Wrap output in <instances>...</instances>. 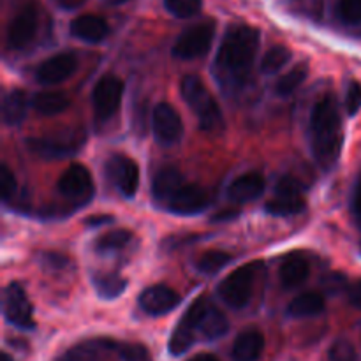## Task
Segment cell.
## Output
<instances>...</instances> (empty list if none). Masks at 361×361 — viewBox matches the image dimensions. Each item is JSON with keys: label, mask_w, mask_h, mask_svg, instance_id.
Returning <instances> with one entry per match:
<instances>
[{"label": "cell", "mask_w": 361, "mask_h": 361, "mask_svg": "<svg viewBox=\"0 0 361 361\" xmlns=\"http://www.w3.org/2000/svg\"><path fill=\"white\" fill-rule=\"evenodd\" d=\"M259 49V30L249 25H231L226 30L215 59V76L222 87L245 83Z\"/></svg>", "instance_id": "1"}, {"label": "cell", "mask_w": 361, "mask_h": 361, "mask_svg": "<svg viewBox=\"0 0 361 361\" xmlns=\"http://www.w3.org/2000/svg\"><path fill=\"white\" fill-rule=\"evenodd\" d=\"M342 123L338 104L331 94L323 95L310 113V143L321 169L331 171L342 150Z\"/></svg>", "instance_id": "2"}, {"label": "cell", "mask_w": 361, "mask_h": 361, "mask_svg": "<svg viewBox=\"0 0 361 361\" xmlns=\"http://www.w3.org/2000/svg\"><path fill=\"white\" fill-rule=\"evenodd\" d=\"M180 92H182L183 101L189 104V108L196 115L201 130H204V133L222 130L224 116H222L221 106L215 101V97L210 94L201 78L192 76V74L185 76L180 85Z\"/></svg>", "instance_id": "3"}, {"label": "cell", "mask_w": 361, "mask_h": 361, "mask_svg": "<svg viewBox=\"0 0 361 361\" xmlns=\"http://www.w3.org/2000/svg\"><path fill=\"white\" fill-rule=\"evenodd\" d=\"M87 143V134L81 127L66 130V133L55 134V136L30 137L27 141L28 150L37 157L46 161H60L76 155Z\"/></svg>", "instance_id": "4"}, {"label": "cell", "mask_w": 361, "mask_h": 361, "mask_svg": "<svg viewBox=\"0 0 361 361\" xmlns=\"http://www.w3.org/2000/svg\"><path fill=\"white\" fill-rule=\"evenodd\" d=\"M185 323H189L194 330H200L204 338L215 341L228 334L229 321L217 307L212 305L207 298H197L190 303L187 312L182 317Z\"/></svg>", "instance_id": "5"}, {"label": "cell", "mask_w": 361, "mask_h": 361, "mask_svg": "<svg viewBox=\"0 0 361 361\" xmlns=\"http://www.w3.org/2000/svg\"><path fill=\"white\" fill-rule=\"evenodd\" d=\"M257 263H247L242 268L229 274L224 281L219 284L217 293L222 302L231 309H243L250 302L252 296L254 279H256Z\"/></svg>", "instance_id": "6"}, {"label": "cell", "mask_w": 361, "mask_h": 361, "mask_svg": "<svg viewBox=\"0 0 361 361\" xmlns=\"http://www.w3.org/2000/svg\"><path fill=\"white\" fill-rule=\"evenodd\" d=\"M215 37V25L212 21L197 23L180 34L173 44V56L180 60H194L204 56L212 48Z\"/></svg>", "instance_id": "7"}, {"label": "cell", "mask_w": 361, "mask_h": 361, "mask_svg": "<svg viewBox=\"0 0 361 361\" xmlns=\"http://www.w3.org/2000/svg\"><path fill=\"white\" fill-rule=\"evenodd\" d=\"M123 95V81L115 74H104L101 80L95 83L92 92V102H94L95 120L101 123L108 122L109 118L116 115L122 102Z\"/></svg>", "instance_id": "8"}, {"label": "cell", "mask_w": 361, "mask_h": 361, "mask_svg": "<svg viewBox=\"0 0 361 361\" xmlns=\"http://www.w3.org/2000/svg\"><path fill=\"white\" fill-rule=\"evenodd\" d=\"M56 190L74 207H81L94 197L95 187L90 171L83 164H71L59 178Z\"/></svg>", "instance_id": "9"}, {"label": "cell", "mask_w": 361, "mask_h": 361, "mask_svg": "<svg viewBox=\"0 0 361 361\" xmlns=\"http://www.w3.org/2000/svg\"><path fill=\"white\" fill-rule=\"evenodd\" d=\"M4 316L9 321L13 326L20 328V330H34V309L28 300L27 293L21 288L18 282H11L6 289H4Z\"/></svg>", "instance_id": "10"}, {"label": "cell", "mask_w": 361, "mask_h": 361, "mask_svg": "<svg viewBox=\"0 0 361 361\" xmlns=\"http://www.w3.org/2000/svg\"><path fill=\"white\" fill-rule=\"evenodd\" d=\"M39 28V13L34 4H25L13 16L7 27V46L11 49H25L32 41Z\"/></svg>", "instance_id": "11"}, {"label": "cell", "mask_w": 361, "mask_h": 361, "mask_svg": "<svg viewBox=\"0 0 361 361\" xmlns=\"http://www.w3.org/2000/svg\"><path fill=\"white\" fill-rule=\"evenodd\" d=\"M152 129L159 145L171 147L178 143L183 136V122L180 113L168 102H161L155 106L152 115Z\"/></svg>", "instance_id": "12"}, {"label": "cell", "mask_w": 361, "mask_h": 361, "mask_svg": "<svg viewBox=\"0 0 361 361\" xmlns=\"http://www.w3.org/2000/svg\"><path fill=\"white\" fill-rule=\"evenodd\" d=\"M106 173L123 197H134L140 187V168L130 157L115 154L106 162Z\"/></svg>", "instance_id": "13"}, {"label": "cell", "mask_w": 361, "mask_h": 361, "mask_svg": "<svg viewBox=\"0 0 361 361\" xmlns=\"http://www.w3.org/2000/svg\"><path fill=\"white\" fill-rule=\"evenodd\" d=\"M208 204H210V197H208L207 190H203L197 185H192V183H183L166 201L164 208L176 215H196L207 210Z\"/></svg>", "instance_id": "14"}, {"label": "cell", "mask_w": 361, "mask_h": 361, "mask_svg": "<svg viewBox=\"0 0 361 361\" xmlns=\"http://www.w3.org/2000/svg\"><path fill=\"white\" fill-rule=\"evenodd\" d=\"M78 59L73 51L53 55L41 62L35 69V80L42 85H59L76 73Z\"/></svg>", "instance_id": "15"}, {"label": "cell", "mask_w": 361, "mask_h": 361, "mask_svg": "<svg viewBox=\"0 0 361 361\" xmlns=\"http://www.w3.org/2000/svg\"><path fill=\"white\" fill-rule=\"evenodd\" d=\"M140 307L148 316H164L180 305V296L175 289L164 284L152 286L140 295Z\"/></svg>", "instance_id": "16"}, {"label": "cell", "mask_w": 361, "mask_h": 361, "mask_svg": "<svg viewBox=\"0 0 361 361\" xmlns=\"http://www.w3.org/2000/svg\"><path fill=\"white\" fill-rule=\"evenodd\" d=\"M264 176L257 171H249L233 180L228 187V197L233 203H249L264 192Z\"/></svg>", "instance_id": "17"}, {"label": "cell", "mask_w": 361, "mask_h": 361, "mask_svg": "<svg viewBox=\"0 0 361 361\" xmlns=\"http://www.w3.org/2000/svg\"><path fill=\"white\" fill-rule=\"evenodd\" d=\"M69 32L80 41L95 44V42H102L108 37L109 27L104 18L95 16V14H81L71 21Z\"/></svg>", "instance_id": "18"}, {"label": "cell", "mask_w": 361, "mask_h": 361, "mask_svg": "<svg viewBox=\"0 0 361 361\" xmlns=\"http://www.w3.org/2000/svg\"><path fill=\"white\" fill-rule=\"evenodd\" d=\"M183 176L182 173L176 168L166 166L155 173L154 180H152V196L157 201L161 207H164L166 201L178 190V187L183 185Z\"/></svg>", "instance_id": "19"}, {"label": "cell", "mask_w": 361, "mask_h": 361, "mask_svg": "<svg viewBox=\"0 0 361 361\" xmlns=\"http://www.w3.org/2000/svg\"><path fill=\"white\" fill-rule=\"evenodd\" d=\"M310 274L309 261L302 256V254H289L288 257H284L281 264V284L286 289H295L298 286H302L307 281Z\"/></svg>", "instance_id": "20"}, {"label": "cell", "mask_w": 361, "mask_h": 361, "mask_svg": "<svg viewBox=\"0 0 361 361\" xmlns=\"http://www.w3.org/2000/svg\"><path fill=\"white\" fill-rule=\"evenodd\" d=\"M264 337L257 330H245L236 337L233 345V358L235 361H257L263 355Z\"/></svg>", "instance_id": "21"}, {"label": "cell", "mask_w": 361, "mask_h": 361, "mask_svg": "<svg viewBox=\"0 0 361 361\" xmlns=\"http://www.w3.org/2000/svg\"><path fill=\"white\" fill-rule=\"evenodd\" d=\"M27 94L20 88H13L4 95L2 101V120L6 126H20L27 116Z\"/></svg>", "instance_id": "22"}, {"label": "cell", "mask_w": 361, "mask_h": 361, "mask_svg": "<svg viewBox=\"0 0 361 361\" xmlns=\"http://www.w3.org/2000/svg\"><path fill=\"white\" fill-rule=\"evenodd\" d=\"M71 101L63 92H39L32 99V106L42 116H55L69 108Z\"/></svg>", "instance_id": "23"}, {"label": "cell", "mask_w": 361, "mask_h": 361, "mask_svg": "<svg viewBox=\"0 0 361 361\" xmlns=\"http://www.w3.org/2000/svg\"><path fill=\"white\" fill-rule=\"evenodd\" d=\"M288 312L293 317L319 316L324 312V298L319 293H303L289 303Z\"/></svg>", "instance_id": "24"}, {"label": "cell", "mask_w": 361, "mask_h": 361, "mask_svg": "<svg viewBox=\"0 0 361 361\" xmlns=\"http://www.w3.org/2000/svg\"><path fill=\"white\" fill-rule=\"evenodd\" d=\"M264 210L275 217H289V215L302 214L305 210V200L303 196L298 197H286V196H275L270 200L264 207Z\"/></svg>", "instance_id": "25"}, {"label": "cell", "mask_w": 361, "mask_h": 361, "mask_svg": "<svg viewBox=\"0 0 361 361\" xmlns=\"http://www.w3.org/2000/svg\"><path fill=\"white\" fill-rule=\"evenodd\" d=\"M196 330L190 326L189 323H185L183 319H180L178 326L173 331L171 338H169V351H171L173 356H180L185 351H189L190 345L196 341Z\"/></svg>", "instance_id": "26"}, {"label": "cell", "mask_w": 361, "mask_h": 361, "mask_svg": "<svg viewBox=\"0 0 361 361\" xmlns=\"http://www.w3.org/2000/svg\"><path fill=\"white\" fill-rule=\"evenodd\" d=\"M233 256L222 250H208V252L201 254L196 261V268L204 275H214L221 271L228 263H231Z\"/></svg>", "instance_id": "27"}, {"label": "cell", "mask_w": 361, "mask_h": 361, "mask_svg": "<svg viewBox=\"0 0 361 361\" xmlns=\"http://www.w3.org/2000/svg\"><path fill=\"white\" fill-rule=\"evenodd\" d=\"M133 240V233L127 231V229H113V231L106 233L95 243V249L97 252L106 254V252H116V250L123 249V247L129 245V242Z\"/></svg>", "instance_id": "28"}, {"label": "cell", "mask_w": 361, "mask_h": 361, "mask_svg": "<svg viewBox=\"0 0 361 361\" xmlns=\"http://www.w3.org/2000/svg\"><path fill=\"white\" fill-rule=\"evenodd\" d=\"M95 289H97V295L104 300H113L118 298L123 293V289L127 288L126 279L118 277V275H99L94 279Z\"/></svg>", "instance_id": "29"}, {"label": "cell", "mask_w": 361, "mask_h": 361, "mask_svg": "<svg viewBox=\"0 0 361 361\" xmlns=\"http://www.w3.org/2000/svg\"><path fill=\"white\" fill-rule=\"evenodd\" d=\"M307 74H309V69L305 66H298L295 69H291L289 73H286L281 80L275 85V92L277 95H282V97H288L293 92L298 90L303 85V81L307 80Z\"/></svg>", "instance_id": "30"}, {"label": "cell", "mask_w": 361, "mask_h": 361, "mask_svg": "<svg viewBox=\"0 0 361 361\" xmlns=\"http://www.w3.org/2000/svg\"><path fill=\"white\" fill-rule=\"evenodd\" d=\"M291 60V51L284 46H271L263 56V62H261V71L264 74H275L286 66V63Z\"/></svg>", "instance_id": "31"}, {"label": "cell", "mask_w": 361, "mask_h": 361, "mask_svg": "<svg viewBox=\"0 0 361 361\" xmlns=\"http://www.w3.org/2000/svg\"><path fill=\"white\" fill-rule=\"evenodd\" d=\"M335 14L344 25L361 23V0H338Z\"/></svg>", "instance_id": "32"}, {"label": "cell", "mask_w": 361, "mask_h": 361, "mask_svg": "<svg viewBox=\"0 0 361 361\" xmlns=\"http://www.w3.org/2000/svg\"><path fill=\"white\" fill-rule=\"evenodd\" d=\"M164 6L173 16L176 18H192L203 7V0H164Z\"/></svg>", "instance_id": "33"}, {"label": "cell", "mask_w": 361, "mask_h": 361, "mask_svg": "<svg viewBox=\"0 0 361 361\" xmlns=\"http://www.w3.org/2000/svg\"><path fill=\"white\" fill-rule=\"evenodd\" d=\"M16 176L11 171L9 166H0V196H2L4 203H11L16 196Z\"/></svg>", "instance_id": "34"}, {"label": "cell", "mask_w": 361, "mask_h": 361, "mask_svg": "<svg viewBox=\"0 0 361 361\" xmlns=\"http://www.w3.org/2000/svg\"><path fill=\"white\" fill-rule=\"evenodd\" d=\"M328 360L330 361H358V355H356V349L351 342L337 341L330 348Z\"/></svg>", "instance_id": "35"}, {"label": "cell", "mask_w": 361, "mask_h": 361, "mask_svg": "<svg viewBox=\"0 0 361 361\" xmlns=\"http://www.w3.org/2000/svg\"><path fill=\"white\" fill-rule=\"evenodd\" d=\"M303 194V187L300 180L295 176H282L275 185V196H286V197H298Z\"/></svg>", "instance_id": "36"}, {"label": "cell", "mask_w": 361, "mask_h": 361, "mask_svg": "<svg viewBox=\"0 0 361 361\" xmlns=\"http://www.w3.org/2000/svg\"><path fill=\"white\" fill-rule=\"evenodd\" d=\"M321 286L330 295H337V293L344 291L348 288V279H345V275L334 271V274H328L321 279Z\"/></svg>", "instance_id": "37"}, {"label": "cell", "mask_w": 361, "mask_h": 361, "mask_svg": "<svg viewBox=\"0 0 361 361\" xmlns=\"http://www.w3.org/2000/svg\"><path fill=\"white\" fill-rule=\"evenodd\" d=\"M345 108H348L349 115H356L361 109V85L358 81H353L348 88V95H345Z\"/></svg>", "instance_id": "38"}, {"label": "cell", "mask_w": 361, "mask_h": 361, "mask_svg": "<svg viewBox=\"0 0 361 361\" xmlns=\"http://www.w3.org/2000/svg\"><path fill=\"white\" fill-rule=\"evenodd\" d=\"M41 263L44 264V267L56 268V270H60V268H66L67 264H69V259H67L66 256H62V254L44 252L41 256Z\"/></svg>", "instance_id": "39"}, {"label": "cell", "mask_w": 361, "mask_h": 361, "mask_svg": "<svg viewBox=\"0 0 361 361\" xmlns=\"http://www.w3.org/2000/svg\"><path fill=\"white\" fill-rule=\"evenodd\" d=\"M348 298H349V303H351L355 309L361 310V279L360 281H356L353 286H349Z\"/></svg>", "instance_id": "40"}, {"label": "cell", "mask_w": 361, "mask_h": 361, "mask_svg": "<svg viewBox=\"0 0 361 361\" xmlns=\"http://www.w3.org/2000/svg\"><path fill=\"white\" fill-rule=\"evenodd\" d=\"M351 208H353V214H355V217L358 219V221H361V180L356 183L355 192H353Z\"/></svg>", "instance_id": "41"}, {"label": "cell", "mask_w": 361, "mask_h": 361, "mask_svg": "<svg viewBox=\"0 0 361 361\" xmlns=\"http://www.w3.org/2000/svg\"><path fill=\"white\" fill-rule=\"evenodd\" d=\"M238 214H240L238 210H224V212H221V214L214 215V217H212V221H214V222H226V221H231V219L238 217Z\"/></svg>", "instance_id": "42"}, {"label": "cell", "mask_w": 361, "mask_h": 361, "mask_svg": "<svg viewBox=\"0 0 361 361\" xmlns=\"http://www.w3.org/2000/svg\"><path fill=\"white\" fill-rule=\"evenodd\" d=\"M111 222V217H106V215H99V217H88L87 224L88 226H102Z\"/></svg>", "instance_id": "43"}, {"label": "cell", "mask_w": 361, "mask_h": 361, "mask_svg": "<svg viewBox=\"0 0 361 361\" xmlns=\"http://www.w3.org/2000/svg\"><path fill=\"white\" fill-rule=\"evenodd\" d=\"M189 361H219V358L214 355H208V353H203V355L194 356V358H190Z\"/></svg>", "instance_id": "44"}, {"label": "cell", "mask_w": 361, "mask_h": 361, "mask_svg": "<svg viewBox=\"0 0 361 361\" xmlns=\"http://www.w3.org/2000/svg\"><path fill=\"white\" fill-rule=\"evenodd\" d=\"M59 2L66 4V6H76V2H78V0H59Z\"/></svg>", "instance_id": "45"}, {"label": "cell", "mask_w": 361, "mask_h": 361, "mask_svg": "<svg viewBox=\"0 0 361 361\" xmlns=\"http://www.w3.org/2000/svg\"><path fill=\"white\" fill-rule=\"evenodd\" d=\"M0 361H13V358H11L9 355H6V353H2V355H0Z\"/></svg>", "instance_id": "46"}, {"label": "cell", "mask_w": 361, "mask_h": 361, "mask_svg": "<svg viewBox=\"0 0 361 361\" xmlns=\"http://www.w3.org/2000/svg\"><path fill=\"white\" fill-rule=\"evenodd\" d=\"M109 4H115V6H118V4H123V2H127V0H108Z\"/></svg>", "instance_id": "47"}]
</instances>
